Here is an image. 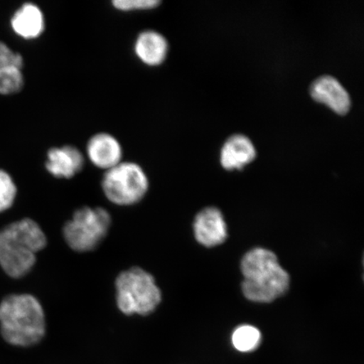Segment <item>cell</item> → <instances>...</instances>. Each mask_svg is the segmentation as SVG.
Instances as JSON below:
<instances>
[{
  "mask_svg": "<svg viewBox=\"0 0 364 364\" xmlns=\"http://www.w3.org/2000/svg\"><path fill=\"white\" fill-rule=\"evenodd\" d=\"M0 333L7 343L29 348L46 334L44 309L35 296L11 294L0 303Z\"/></svg>",
  "mask_w": 364,
  "mask_h": 364,
  "instance_id": "6da1fadb",
  "label": "cell"
},
{
  "mask_svg": "<svg viewBox=\"0 0 364 364\" xmlns=\"http://www.w3.org/2000/svg\"><path fill=\"white\" fill-rule=\"evenodd\" d=\"M47 243L38 223L31 218L14 222L0 230V266L13 279H21L33 269L36 254Z\"/></svg>",
  "mask_w": 364,
  "mask_h": 364,
  "instance_id": "7a4b0ae2",
  "label": "cell"
},
{
  "mask_svg": "<svg viewBox=\"0 0 364 364\" xmlns=\"http://www.w3.org/2000/svg\"><path fill=\"white\" fill-rule=\"evenodd\" d=\"M241 272L243 293L250 301L269 303L289 289V275L270 250L256 248L245 254Z\"/></svg>",
  "mask_w": 364,
  "mask_h": 364,
  "instance_id": "3957f363",
  "label": "cell"
},
{
  "mask_svg": "<svg viewBox=\"0 0 364 364\" xmlns=\"http://www.w3.org/2000/svg\"><path fill=\"white\" fill-rule=\"evenodd\" d=\"M118 309L127 316H149L162 299L161 291L149 272L140 267L122 272L116 279Z\"/></svg>",
  "mask_w": 364,
  "mask_h": 364,
  "instance_id": "277c9868",
  "label": "cell"
},
{
  "mask_svg": "<svg viewBox=\"0 0 364 364\" xmlns=\"http://www.w3.org/2000/svg\"><path fill=\"white\" fill-rule=\"evenodd\" d=\"M102 188L109 201L118 206H131L139 203L147 194L149 180L138 163L122 161L105 171Z\"/></svg>",
  "mask_w": 364,
  "mask_h": 364,
  "instance_id": "5b68a950",
  "label": "cell"
},
{
  "mask_svg": "<svg viewBox=\"0 0 364 364\" xmlns=\"http://www.w3.org/2000/svg\"><path fill=\"white\" fill-rule=\"evenodd\" d=\"M111 224L112 218L106 209L81 208L63 227V237L75 252H88L106 238Z\"/></svg>",
  "mask_w": 364,
  "mask_h": 364,
  "instance_id": "8992f818",
  "label": "cell"
},
{
  "mask_svg": "<svg viewBox=\"0 0 364 364\" xmlns=\"http://www.w3.org/2000/svg\"><path fill=\"white\" fill-rule=\"evenodd\" d=\"M85 156L95 167L106 171L122 161L124 148L116 136L100 132L88 139Z\"/></svg>",
  "mask_w": 364,
  "mask_h": 364,
  "instance_id": "52a82bcc",
  "label": "cell"
},
{
  "mask_svg": "<svg viewBox=\"0 0 364 364\" xmlns=\"http://www.w3.org/2000/svg\"><path fill=\"white\" fill-rule=\"evenodd\" d=\"M85 165V154L72 144L50 148L46 156V170L58 179L73 178L83 171Z\"/></svg>",
  "mask_w": 364,
  "mask_h": 364,
  "instance_id": "ba28073f",
  "label": "cell"
},
{
  "mask_svg": "<svg viewBox=\"0 0 364 364\" xmlns=\"http://www.w3.org/2000/svg\"><path fill=\"white\" fill-rule=\"evenodd\" d=\"M169 49L166 36L153 29L140 31L134 44L136 58L150 68L162 65L166 60Z\"/></svg>",
  "mask_w": 364,
  "mask_h": 364,
  "instance_id": "9c48e42d",
  "label": "cell"
},
{
  "mask_svg": "<svg viewBox=\"0 0 364 364\" xmlns=\"http://www.w3.org/2000/svg\"><path fill=\"white\" fill-rule=\"evenodd\" d=\"M195 237L204 247H216L225 242L227 228L224 217L218 208H208L196 216L194 221Z\"/></svg>",
  "mask_w": 364,
  "mask_h": 364,
  "instance_id": "30bf717a",
  "label": "cell"
},
{
  "mask_svg": "<svg viewBox=\"0 0 364 364\" xmlns=\"http://www.w3.org/2000/svg\"><path fill=\"white\" fill-rule=\"evenodd\" d=\"M311 94L315 101L326 104L336 113L344 115L351 107L349 95L338 80L321 76L311 85Z\"/></svg>",
  "mask_w": 364,
  "mask_h": 364,
  "instance_id": "8fae6325",
  "label": "cell"
},
{
  "mask_svg": "<svg viewBox=\"0 0 364 364\" xmlns=\"http://www.w3.org/2000/svg\"><path fill=\"white\" fill-rule=\"evenodd\" d=\"M11 28L17 36L25 40H35L44 33L46 19L38 4L25 3L13 14Z\"/></svg>",
  "mask_w": 364,
  "mask_h": 364,
  "instance_id": "7c38bea8",
  "label": "cell"
},
{
  "mask_svg": "<svg viewBox=\"0 0 364 364\" xmlns=\"http://www.w3.org/2000/svg\"><path fill=\"white\" fill-rule=\"evenodd\" d=\"M256 149L247 136L234 135L222 149L221 164L227 170L241 169L256 158Z\"/></svg>",
  "mask_w": 364,
  "mask_h": 364,
  "instance_id": "4fadbf2b",
  "label": "cell"
},
{
  "mask_svg": "<svg viewBox=\"0 0 364 364\" xmlns=\"http://www.w3.org/2000/svg\"><path fill=\"white\" fill-rule=\"evenodd\" d=\"M262 341L260 331L252 326L238 327L232 336L234 347L240 352L249 353L256 350Z\"/></svg>",
  "mask_w": 364,
  "mask_h": 364,
  "instance_id": "5bb4252c",
  "label": "cell"
},
{
  "mask_svg": "<svg viewBox=\"0 0 364 364\" xmlns=\"http://www.w3.org/2000/svg\"><path fill=\"white\" fill-rule=\"evenodd\" d=\"M24 84L22 68L14 66L0 68V95L19 93Z\"/></svg>",
  "mask_w": 364,
  "mask_h": 364,
  "instance_id": "9a60e30c",
  "label": "cell"
},
{
  "mask_svg": "<svg viewBox=\"0 0 364 364\" xmlns=\"http://www.w3.org/2000/svg\"><path fill=\"white\" fill-rule=\"evenodd\" d=\"M17 195V186L11 176L0 169V213L12 207Z\"/></svg>",
  "mask_w": 364,
  "mask_h": 364,
  "instance_id": "2e32d148",
  "label": "cell"
},
{
  "mask_svg": "<svg viewBox=\"0 0 364 364\" xmlns=\"http://www.w3.org/2000/svg\"><path fill=\"white\" fill-rule=\"evenodd\" d=\"M159 0H113L112 6L120 12H139L156 10L161 6Z\"/></svg>",
  "mask_w": 364,
  "mask_h": 364,
  "instance_id": "e0dca14e",
  "label": "cell"
},
{
  "mask_svg": "<svg viewBox=\"0 0 364 364\" xmlns=\"http://www.w3.org/2000/svg\"><path fill=\"white\" fill-rule=\"evenodd\" d=\"M24 66V58L21 53L14 51L6 43L0 41V68Z\"/></svg>",
  "mask_w": 364,
  "mask_h": 364,
  "instance_id": "ac0fdd59",
  "label": "cell"
}]
</instances>
